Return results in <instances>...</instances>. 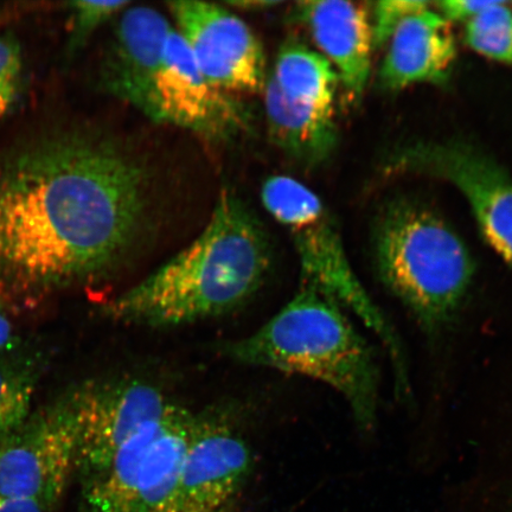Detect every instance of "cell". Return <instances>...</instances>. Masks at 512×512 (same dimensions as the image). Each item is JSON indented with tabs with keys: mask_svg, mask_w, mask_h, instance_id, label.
Segmentation results:
<instances>
[{
	"mask_svg": "<svg viewBox=\"0 0 512 512\" xmlns=\"http://www.w3.org/2000/svg\"><path fill=\"white\" fill-rule=\"evenodd\" d=\"M24 81V56L18 38L0 34V119L8 115L21 98Z\"/></svg>",
	"mask_w": 512,
	"mask_h": 512,
	"instance_id": "obj_21",
	"label": "cell"
},
{
	"mask_svg": "<svg viewBox=\"0 0 512 512\" xmlns=\"http://www.w3.org/2000/svg\"><path fill=\"white\" fill-rule=\"evenodd\" d=\"M147 171L117 140L79 127L0 157V299L36 306L123 265L149 226Z\"/></svg>",
	"mask_w": 512,
	"mask_h": 512,
	"instance_id": "obj_1",
	"label": "cell"
},
{
	"mask_svg": "<svg viewBox=\"0 0 512 512\" xmlns=\"http://www.w3.org/2000/svg\"><path fill=\"white\" fill-rule=\"evenodd\" d=\"M10 311V307L0 299V352L14 350L18 342Z\"/></svg>",
	"mask_w": 512,
	"mask_h": 512,
	"instance_id": "obj_24",
	"label": "cell"
},
{
	"mask_svg": "<svg viewBox=\"0 0 512 512\" xmlns=\"http://www.w3.org/2000/svg\"><path fill=\"white\" fill-rule=\"evenodd\" d=\"M466 46L492 61L512 67V10L507 2H494L466 23Z\"/></svg>",
	"mask_w": 512,
	"mask_h": 512,
	"instance_id": "obj_19",
	"label": "cell"
},
{
	"mask_svg": "<svg viewBox=\"0 0 512 512\" xmlns=\"http://www.w3.org/2000/svg\"><path fill=\"white\" fill-rule=\"evenodd\" d=\"M0 356V437L29 419L40 379V362L29 356Z\"/></svg>",
	"mask_w": 512,
	"mask_h": 512,
	"instance_id": "obj_18",
	"label": "cell"
},
{
	"mask_svg": "<svg viewBox=\"0 0 512 512\" xmlns=\"http://www.w3.org/2000/svg\"><path fill=\"white\" fill-rule=\"evenodd\" d=\"M69 395L78 427L75 472L81 480L104 469L121 447L175 405L162 390L137 380L85 383Z\"/></svg>",
	"mask_w": 512,
	"mask_h": 512,
	"instance_id": "obj_9",
	"label": "cell"
},
{
	"mask_svg": "<svg viewBox=\"0 0 512 512\" xmlns=\"http://www.w3.org/2000/svg\"><path fill=\"white\" fill-rule=\"evenodd\" d=\"M432 5L421 0H382L375 3L370 14L374 48L386 46L394 32L408 17L430 9Z\"/></svg>",
	"mask_w": 512,
	"mask_h": 512,
	"instance_id": "obj_22",
	"label": "cell"
},
{
	"mask_svg": "<svg viewBox=\"0 0 512 512\" xmlns=\"http://www.w3.org/2000/svg\"><path fill=\"white\" fill-rule=\"evenodd\" d=\"M494 4V2H477V0H444L433 4L438 14L451 22H469L475 18L480 12L486 10Z\"/></svg>",
	"mask_w": 512,
	"mask_h": 512,
	"instance_id": "obj_23",
	"label": "cell"
},
{
	"mask_svg": "<svg viewBox=\"0 0 512 512\" xmlns=\"http://www.w3.org/2000/svg\"><path fill=\"white\" fill-rule=\"evenodd\" d=\"M130 2H70L69 38L67 51L69 56L78 54L86 46L96 30L112 17L130 8Z\"/></svg>",
	"mask_w": 512,
	"mask_h": 512,
	"instance_id": "obj_20",
	"label": "cell"
},
{
	"mask_svg": "<svg viewBox=\"0 0 512 512\" xmlns=\"http://www.w3.org/2000/svg\"><path fill=\"white\" fill-rule=\"evenodd\" d=\"M76 447L78 427L67 394L0 437V498L53 510L75 473Z\"/></svg>",
	"mask_w": 512,
	"mask_h": 512,
	"instance_id": "obj_8",
	"label": "cell"
},
{
	"mask_svg": "<svg viewBox=\"0 0 512 512\" xmlns=\"http://www.w3.org/2000/svg\"><path fill=\"white\" fill-rule=\"evenodd\" d=\"M197 416L172 406L94 476L81 480V512H152L175 483Z\"/></svg>",
	"mask_w": 512,
	"mask_h": 512,
	"instance_id": "obj_6",
	"label": "cell"
},
{
	"mask_svg": "<svg viewBox=\"0 0 512 512\" xmlns=\"http://www.w3.org/2000/svg\"><path fill=\"white\" fill-rule=\"evenodd\" d=\"M374 253L384 286L430 331L456 315L475 273L469 249L447 222L407 200L382 211Z\"/></svg>",
	"mask_w": 512,
	"mask_h": 512,
	"instance_id": "obj_4",
	"label": "cell"
},
{
	"mask_svg": "<svg viewBox=\"0 0 512 512\" xmlns=\"http://www.w3.org/2000/svg\"><path fill=\"white\" fill-rule=\"evenodd\" d=\"M44 505L34 501L0 498V512H50Z\"/></svg>",
	"mask_w": 512,
	"mask_h": 512,
	"instance_id": "obj_25",
	"label": "cell"
},
{
	"mask_svg": "<svg viewBox=\"0 0 512 512\" xmlns=\"http://www.w3.org/2000/svg\"><path fill=\"white\" fill-rule=\"evenodd\" d=\"M291 19L309 30L350 100H360L368 86L374 49L369 11L343 0H310L294 5Z\"/></svg>",
	"mask_w": 512,
	"mask_h": 512,
	"instance_id": "obj_14",
	"label": "cell"
},
{
	"mask_svg": "<svg viewBox=\"0 0 512 512\" xmlns=\"http://www.w3.org/2000/svg\"><path fill=\"white\" fill-rule=\"evenodd\" d=\"M510 512H512V508L510 509Z\"/></svg>",
	"mask_w": 512,
	"mask_h": 512,
	"instance_id": "obj_27",
	"label": "cell"
},
{
	"mask_svg": "<svg viewBox=\"0 0 512 512\" xmlns=\"http://www.w3.org/2000/svg\"><path fill=\"white\" fill-rule=\"evenodd\" d=\"M261 201L292 236L303 287L347 307L382 339L392 357L398 390L407 392V369L399 338L352 271L341 235L322 200L297 179L272 176L262 185Z\"/></svg>",
	"mask_w": 512,
	"mask_h": 512,
	"instance_id": "obj_5",
	"label": "cell"
},
{
	"mask_svg": "<svg viewBox=\"0 0 512 512\" xmlns=\"http://www.w3.org/2000/svg\"><path fill=\"white\" fill-rule=\"evenodd\" d=\"M386 171L437 177L454 185L486 242L512 265V178L490 156L462 142L408 143L390 153Z\"/></svg>",
	"mask_w": 512,
	"mask_h": 512,
	"instance_id": "obj_7",
	"label": "cell"
},
{
	"mask_svg": "<svg viewBox=\"0 0 512 512\" xmlns=\"http://www.w3.org/2000/svg\"><path fill=\"white\" fill-rule=\"evenodd\" d=\"M150 119L196 133L210 143H230L252 127V113L204 78L187 43L172 29L153 87Z\"/></svg>",
	"mask_w": 512,
	"mask_h": 512,
	"instance_id": "obj_10",
	"label": "cell"
},
{
	"mask_svg": "<svg viewBox=\"0 0 512 512\" xmlns=\"http://www.w3.org/2000/svg\"><path fill=\"white\" fill-rule=\"evenodd\" d=\"M172 27L163 14L132 6L121 12L113 41L101 67L108 94L150 118L153 87Z\"/></svg>",
	"mask_w": 512,
	"mask_h": 512,
	"instance_id": "obj_13",
	"label": "cell"
},
{
	"mask_svg": "<svg viewBox=\"0 0 512 512\" xmlns=\"http://www.w3.org/2000/svg\"><path fill=\"white\" fill-rule=\"evenodd\" d=\"M182 36L204 78L226 93H262L267 74L264 48L228 8L203 2H171Z\"/></svg>",
	"mask_w": 512,
	"mask_h": 512,
	"instance_id": "obj_12",
	"label": "cell"
},
{
	"mask_svg": "<svg viewBox=\"0 0 512 512\" xmlns=\"http://www.w3.org/2000/svg\"><path fill=\"white\" fill-rule=\"evenodd\" d=\"M262 93L268 136L275 146L307 168L330 159L338 144L335 111L288 98L271 75Z\"/></svg>",
	"mask_w": 512,
	"mask_h": 512,
	"instance_id": "obj_16",
	"label": "cell"
},
{
	"mask_svg": "<svg viewBox=\"0 0 512 512\" xmlns=\"http://www.w3.org/2000/svg\"><path fill=\"white\" fill-rule=\"evenodd\" d=\"M272 249L252 209L223 190L207 227L187 248L108 303L114 320L174 328L226 315L264 285Z\"/></svg>",
	"mask_w": 512,
	"mask_h": 512,
	"instance_id": "obj_2",
	"label": "cell"
},
{
	"mask_svg": "<svg viewBox=\"0 0 512 512\" xmlns=\"http://www.w3.org/2000/svg\"><path fill=\"white\" fill-rule=\"evenodd\" d=\"M458 48L451 24L437 11L426 9L408 17L388 42L379 79L387 91L450 80Z\"/></svg>",
	"mask_w": 512,
	"mask_h": 512,
	"instance_id": "obj_15",
	"label": "cell"
},
{
	"mask_svg": "<svg viewBox=\"0 0 512 512\" xmlns=\"http://www.w3.org/2000/svg\"><path fill=\"white\" fill-rule=\"evenodd\" d=\"M226 351L247 366L328 384L347 399L358 425L373 426L379 382L373 355L341 305L313 288L302 287L277 315Z\"/></svg>",
	"mask_w": 512,
	"mask_h": 512,
	"instance_id": "obj_3",
	"label": "cell"
},
{
	"mask_svg": "<svg viewBox=\"0 0 512 512\" xmlns=\"http://www.w3.org/2000/svg\"><path fill=\"white\" fill-rule=\"evenodd\" d=\"M283 4V2H273V0H236V2H227L224 5L234 10L260 12L272 10Z\"/></svg>",
	"mask_w": 512,
	"mask_h": 512,
	"instance_id": "obj_26",
	"label": "cell"
},
{
	"mask_svg": "<svg viewBox=\"0 0 512 512\" xmlns=\"http://www.w3.org/2000/svg\"><path fill=\"white\" fill-rule=\"evenodd\" d=\"M270 75L288 98L335 111L338 74L318 51L288 41L280 48Z\"/></svg>",
	"mask_w": 512,
	"mask_h": 512,
	"instance_id": "obj_17",
	"label": "cell"
},
{
	"mask_svg": "<svg viewBox=\"0 0 512 512\" xmlns=\"http://www.w3.org/2000/svg\"><path fill=\"white\" fill-rule=\"evenodd\" d=\"M252 467L251 448L235 427L197 416L175 483L152 512H233Z\"/></svg>",
	"mask_w": 512,
	"mask_h": 512,
	"instance_id": "obj_11",
	"label": "cell"
}]
</instances>
